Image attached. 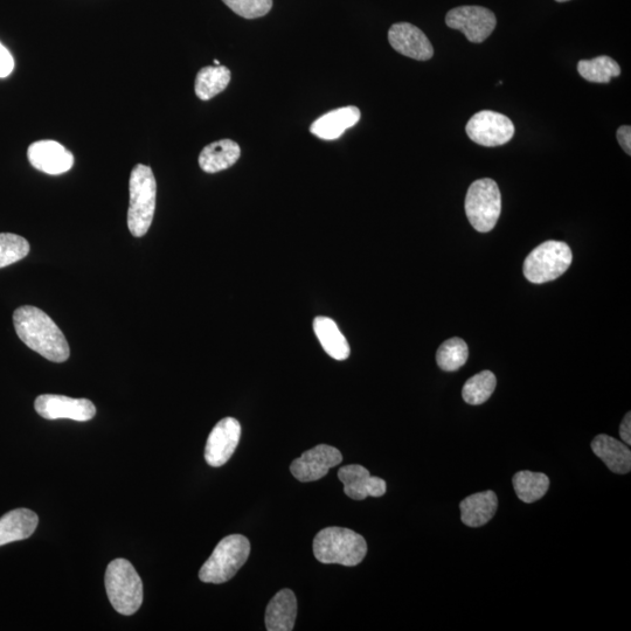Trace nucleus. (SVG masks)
<instances>
[{
	"instance_id": "nucleus-1",
	"label": "nucleus",
	"mask_w": 631,
	"mask_h": 631,
	"mask_svg": "<svg viewBox=\"0 0 631 631\" xmlns=\"http://www.w3.org/2000/svg\"><path fill=\"white\" fill-rule=\"evenodd\" d=\"M13 324L22 342L53 363H64L71 355L66 337L43 310L24 305L13 314Z\"/></svg>"
},
{
	"instance_id": "nucleus-2",
	"label": "nucleus",
	"mask_w": 631,
	"mask_h": 631,
	"mask_svg": "<svg viewBox=\"0 0 631 631\" xmlns=\"http://www.w3.org/2000/svg\"><path fill=\"white\" fill-rule=\"evenodd\" d=\"M128 227L136 238L148 233L156 210L157 183L150 166L137 164L129 182Z\"/></svg>"
},
{
	"instance_id": "nucleus-3",
	"label": "nucleus",
	"mask_w": 631,
	"mask_h": 631,
	"mask_svg": "<svg viewBox=\"0 0 631 631\" xmlns=\"http://www.w3.org/2000/svg\"><path fill=\"white\" fill-rule=\"evenodd\" d=\"M366 553V540L349 529L327 528L314 540L315 558L322 564L353 567L362 563Z\"/></svg>"
},
{
	"instance_id": "nucleus-4",
	"label": "nucleus",
	"mask_w": 631,
	"mask_h": 631,
	"mask_svg": "<svg viewBox=\"0 0 631 631\" xmlns=\"http://www.w3.org/2000/svg\"><path fill=\"white\" fill-rule=\"evenodd\" d=\"M106 591L117 613L130 616L143 603V582L135 567L126 559H116L107 567Z\"/></svg>"
},
{
	"instance_id": "nucleus-5",
	"label": "nucleus",
	"mask_w": 631,
	"mask_h": 631,
	"mask_svg": "<svg viewBox=\"0 0 631 631\" xmlns=\"http://www.w3.org/2000/svg\"><path fill=\"white\" fill-rule=\"evenodd\" d=\"M251 554V543L241 535L224 538L213 551L199 572V578L206 584H224L235 577L246 564Z\"/></svg>"
},
{
	"instance_id": "nucleus-6",
	"label": "nucleus",
	"mask_w": 631,
	"mask_h": 631,
	"mask_svg": "<svg viewBox=\"0 0 631 631\" xmlns=\"http://www.w3.org/2000/svg\"><path fill=\"white\" fill-rule=\"evenodd\" d=\"M573 254L570 246L563 241H546L533 249L526 258L523 273L526 279L535 284L557 280L571 267Z\"/></svg>"
},
{
	"instance_id": "nucleus-7",
	"label": "nucleus",
	"mask_w": 631,
	"mask_h": 631,
	"mask_svg": "<svg viewBox=\"0 0 631 631\" xmlns=\"http://www.w3.org/2000/svg\"><path fill=\"white\" fill-rule=\"evenodd\" d=\"M501 212L502 196L495 180L484 178L471 184L466 197V214L477 232L494 230Z\"/></svg>"
},
{
	"instance_id": "nucleus-8",
	"label": "nucleus",
	"mask_w": 631,
	"mask_h": 631,
	"mask_svg": "<svg viewBox=\"0 0 631 631\" xmlns=\"http://www.w3.org/2000/svg\"><path fill=\"white\" fill-rule=\"evenodd\" d=\"M471 141L482 147H501L515 136V126L509 117L491 110L475 114L466 127Z\"/></svg>"
},
{
	"instance_id": "nucleus-9",
	"label": "nucleus",
	"mask_w": 631,
	"mask_h": 631,
	"mask_svg": "<svg viewBox=\"0 0 631 631\" xmlns=\"http://www.w3.org/2000/svg\"><path fill=\"white\" fill-rule=\"evenodd\" d=\"M446 24L461 31L470 43L481 44L496 29L497 19L494 12L482 6H460L447 13Z\"/></svg>"
},
{
	"instance_id": "nucleus-10",
	"label": "nucleus",
	"mask_w": 631,
	"mask_h": 631,
	"mask_svg": "<svg viewBox=\"0 0 631 631\" xmlns=\"http://www.w3.org/2000/svg\"><path fill=\"white\" fill-rule=\"evenodd\" d=\"M37 413L46 420L69 419L79 422L90 421L96 407L88 399H74L65 395L44 394L34 402Z\"/></svg>"
},
{
	"instance_id": "nucleus-11",
	"label": "nucleus",
	"mask_w": 631,
	"mask_h": 631,
	"mask_svg": "<svg viewBox=\"0 0 631 631\" xmlns=\"http://www.w3.org/2000/svg\"><path fill=\"white\" fill-rule=\"evenodd\" d=\"M343 461V455L335 447L320 445L303 453L291 463V474L303 483L321 480L331 468Z\"/></svg>"
},
{
	"instance_id": "nucleus-12",
	"label": "nucleus",
	"mask_w": 631,
	"mask_h": 631,
	"mask_svg": "<svg viewBox=\"0 0 631 631\" xmlns=\"http://www.w3.org/2000/svg\"><path fill=\"white\" fill-rule=\"evenodd\" d=\"M241 438L240 422L225 418L212 429L205 448V460L213 468L223 467L230 461Z\"/></svg>"
},
{
	"instance_id": "nucleus-13",
	"label": "nucleus",
	"mask_w": 631,
	"mask_h": 631,
	"mask_svg": "<svg viewBox=\"0 0 631 631\" xmlns=\"http://www.w3.org/2000/svg\"><path fill=\"white\" fill-rule=\"evenodd\" d=\"M27 157L34 169L52 176L62 175L74 165L72 152L51 140L32 143L27 150Z\"/></svg>"
},
{
	"instance_id": "nucleus-14",
	"label": "nucleus",
	"mask_w": 631,
	"mask_h": 631,
	"mask_svg": "<svg viewBox=\"0 0 631 631\" xmlns=\"http://www.w3.org/2000/svg\"><path fill=\"white\" fill-rule=\"evenodd\" d=\"M388 41L398 53L419 61L433 58L434 48L419 27L409 23L394 24L388 31Z\"/></svg>"
},
{
	"instance_id": "nucleus-15",
	"label": "nucleus",
	"mask_w": 631,
	"mask_h": 631,
	"mask_svg": "<svg viewBox=\"0 0 631 631\" xmlns=\"http://www.w3.org/2000/svg\"><path fill=\"white\" fill-rule=\"evenodd\" d=\"M338 478L344 484L345 495L363 501L366 497H381L386 494L387 485L380 477L371 476L370 471L358 464H351L338 471Z\"/></svg>"
},
{
	"instance_id": "nucleus-16",
	"label": "nucleus",
	"mask_w": 631,
	"mask_h": 631,
	"mask_svg": "<svg viewBox=\"0 0 631 631\" xmlns=\"http://www.w3.org/2000/svg\"><path fill=\"white\" fill-rule=\"evenodd\" d=\"M360 116V110L353 106L332 110L311 124L310 133L321 140H337L346 130L356 126Z\"/></svg>"
},
{
	"instance_id": "nucleus-17",
	"label": "nucleus",
	"mask_w": 631,
	"mask_h": 631,
	"mask_svg": "<svg viewBox=\"0 0 631 631\" xmlns=\"http://www.w3.org/2000/svg\"><path fill=\"white\" fill-rule=\"evenodd\" d=\"M39 517L29 509L12 510L0 518V546L30 538L36 532Z\"/></svg>"
},
{
	"instance_id": "nucleus-18",
	"label": "nucleus",
	"mask_w": 631,
	"mask_h": 631,
	"mask_svg": "<svg viewBox=\"0 0 631 631\" xmlns=\"http://www.w3.org/2000/svg\"><path fill=\"white\" fill-rule=\"evenodd\" d=\"M297 617V599L290 589L277 593L266 610V628L268 631H291Z\"/></svg>"
},
{
	"instance_id": "nucleus-19",
	"label": "nucleus",
	"mask_w": 631,
	"mask_h": 631,
	"mask_svg": "<svg viewBox=\"0 0 631 631\" xmlns=\"http://www.w3.org/2000/svg\"><path fill=\"white\" fill-rule=\"evenodd\" d=\"M498 498L494 491L478 492L461 502V519L469 528H480L496 515Z\"/></svg>"
},
{
	"instance_id": "nucleus-20",
	"label": "nucleus",
	"mask_w": 631,
	"mask_h": 631,
	"mask_svg": "<svg viewBox=\"0 0 631 631\" xmlns=\"http://www.w3.org/2000/svg\"><path fill=\"white\" fill-rule=\"evenodd\" d=\"M592 449L613 473L628 474L631 470V452L626 443L602 434L593 440Z\"/></svg>"
},
{
	"instance_id": "nucleus-21",
	"label": "nucleus",
	"mask_w": 631,
	"mask_h": 631,
	"mask_svg": "<svg viewBox=\"0 0 631 631\" xmlns=\"http://www.w3.org/2000/svg\"><path fill=\"white\" fill-rule=\"evenodd\" d=\"M240 156L241 149L237 142L221 140L208 144L200 152L199 166L206 173H217L232 168Z\"/></svg>"
},
{
	"instance_id": "nucleus-22",
	"label": "nucleus",
	"mask_w": 631,
	"mask_h": 631,
	"mask_svg": "<svg viewBox=\"0 0 631 631\" xmlns=\"http://www.w3.org/2000/svg\"><path fill=\"white\" fill-rule=\"evenodd\" d=\"M314 331L323 350L331 358L339 362L349 358L350 345L335 321L329 317H317L314 321Z\"/></svg>"
},
{
	"instance_id": "nucleus-23",
	"label": "nucleus",
	"mask_w": 631,
	"mask_h": 631,
	"mask_svg": "<svg viewBox=\"0 0 631 631\" xmlns=\"http://www.w3.org/2000/svg\"><path fill=\"white\" fill-rule=\"evenodd\" d=\"M230 82V69L225 66H208L200 69L194 89L200 100L208 101L223 93Z\"/></svg>"
},
{
	"instance_id": "nucleus-24",
	"label": "nucleus",
	"mask_w": 631,
	"mask_h": 631,
	"mask_svg": "<svg viewBox=\"0 0 631 631\" xmlns=\"http://www.w3.org/2000/svg\"><path fill=\"white\" fill-rule=\"evenodd\" d=\"M513 488L520 501L535 503L542 499L550 488V480L545 474L533 471H519L513 476Z\"/></svg>"
},
{
	"instance_id": "nucleus-25",
	"label": "nucleus",
	"mask_w": 631,
	"mask_h": 631,
	"mask_svg": "<svg viewBox=\"0 0 631 631\" xmlns=\"http://www.w3.org/2000/svg\"><path fill=\"white\" fill-rule=\"evenodd\" d=\"M578 72L589 82L608 83L620 76L621 68L614 59L602 55L592 60L579 61Z\"/></svg>"
},
{
	"instance_id": "nucleus-26",
	"label": "nucleus",
	"mask_w": 631,
	"mask_h": 631,
	"mask_svg": "<svg viewBox=\"0 0 631 631\" xmlns=\"http://www.w3.org/2000/svg\"><path fill=\"white\" fill-rule=\"evenodd\" d=\"M497 379L491 371H483L471 377L463 386L462 397L469 405H482L495 392Z\"/></svg>"
},
{
	"instance_id": "nucleus-27",
	"label": "nucleus",
	"mask_w": 631,
	"mask_h": 631,
	"mask_svg": "<svg viewBox=\"0 0 631 631\" xmlns=\"http://www.w3.org/2000/svg\"><path fill=\"white\" fill-rule=\"evenodd\" d=\"M469 357V349L466 342L461 338L448 339L443 343L438 353H436V362L441 370L446 372H455L467 363Z\"/></svg>"
},
{
	"instance_id": "nucleus-28",
	"label": "nucleus",
	"mask_w": 631,
	"mask_h": 631,
	"mask_svg": "<svg viewBox=\"0 0 631 631\" xmlns=\"http://www.w3.org/2000/svg\"><path fill=\"white\" fill-rule=\"evenodd\" d=\"M29 253L30 244L25 238L13 233H0V268L23 260Z\"/></svg>"
},
{
	"instance_id": "nucleus-29",
	"label": "nucleus",
	"mask_w": 631,
	"mask_h": 631,
	"mask_svg": "<svg viewBox=\"0 0 631 631\" xmlns=\"http://www.w3.org/2000/svg\"><path fill=\"white\" fill-rule=\"evenodd\" d=\"M235 15L245 19L265 17L273 9V0H223Z\"/></svg>"
},
{
	"instance_id": "nucleus-30",
	"label": "nucleus",
	"mask_w": 631,
	"mask_h": 631,
	"mask_svg": "<svg viewBox=\"0 0 631 631\" xmlns=\"http://www.w3.org/2000/svg\"><path fill=\"white\" fill-rule=\"evenodd\" d=\"M15 69V59L2 43H0V79L8 78Z\"/></svg>"
},
{
	"instance_id": "nucleus-31",
	"label": "nucleus",
	"mask_w": 631,
	"mask_h": 631,
	"mask_svg": "<svg viewBox=\"0 0 631 631\" xmlns=\"http://www.w3.org/2000/svg\"><path fill=\"white\" fill-rule=\"evenodd\" d=\"M617 141H619L622 149L626 151V154H631V128L629 126H622L616 133Z\"/></svg>"
},
{
	"instance_id": "nucleus-32",
	"label": "nucleus",
	"mask_w": 631,
	"mask_h": 631,
	"mask_svg": "<svg viewBox=\"0 0 631 631\" xmlns=\"http://www.w3.org/2000/svg\"><path fill=\"white\" fill-rule=\"evenodd\" d=\"M620 436L627 446L631 445V414L628 413L624 416L622 424L620 426Z\"/></svg>"
},
{
	"instance_id": "nucleus-33",
	"label": "nucleus",
	"mask_w": 631,
	"mask_h": 631,
	"mask_svg": "<svg viewBox=\"0 0 631 631\" xmlns=\"http://www.w3.org/2000/svg\"><path fill=\"white\" fill-rule=\"evenodd\" d=\"M214 65H216V66H220V62H219V60H214Z\"/></svg>"
},
{
	"instance_id": "nucleus-34",
	"label": "nucleus",
	"mask_w": 631,
	"mask_h": 631,
	"mask_svg": "<svg viewBox=\"0 0 631 631\" xmlns=\"http://www.w3.org/2000/svg\"><path fill=\"white\" fill-rule=\"evenodd\" d=\"M556 2H558V3H565V2H568V0H556Z\"/></svg>"
}]
</instances>
